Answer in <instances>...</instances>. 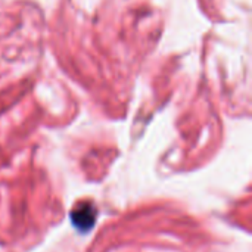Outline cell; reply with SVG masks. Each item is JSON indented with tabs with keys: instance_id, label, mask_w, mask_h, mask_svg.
<instances>
[{
	"instance_id": "cell-1",
	"label": "cell",
	"mask_w": 252,
	"mask_h": 252,
	"mask_svg": "<svg viewBox=\"0 0 252 252\" xmlns=\"http://www.w3.org/2000/svg\"><path fill=\"white\" fill-rule=\"evenodd\" d=\"M96 216L97 211L94 208L93 204L90 202H84L77 205L72 213H71V221L74 224V227L80 232H89L94 223H96Z\"/></svg>"
}]
</instances>
